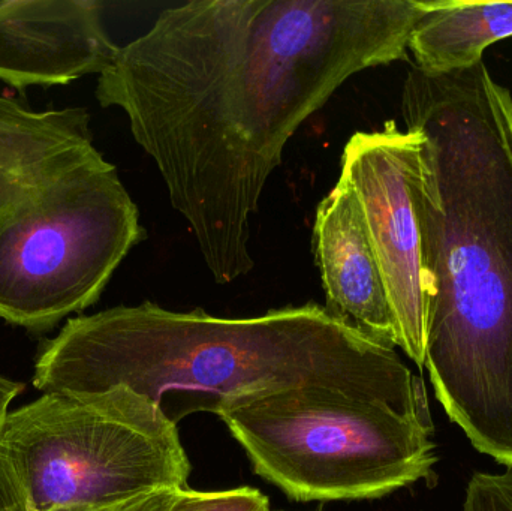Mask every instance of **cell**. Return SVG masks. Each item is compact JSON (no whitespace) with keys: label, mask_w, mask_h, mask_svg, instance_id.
Masks as SVG:
<instances>
[{"label":"cell","mask_w":512,"mask_h":511,"mask_svg":"<svg viewBox=\"0 0 512 511\" xmlns=\"http://www.w3.org/2000/svg\"><path fill=\"white\" fill-rule=\"evenodd\" d=\"M427 0H192L119 47L96 99L125 111L218 284L255 267L252 216L297 129L346 80L405 59Z\"/></svg>","instance_id":"6da1fadb"},{"label":"cell","mask_w":512,"mask_h":511,"mask_svg":"<svg viewBox=\"0 0 512 511\" xmlns=\"http://www.w3.org/2000/svg\"><path fill=\"white\" fill-rule=\"evenodd\" d=\"M406 129L426 278V360L436 398L472 446L512 468V95L483 63L412 66Z\"/></svg>","instance_id":"7a4b0ae2"},{"label":"cell","mask_w":512,"mask_h":511,"mask_svg":"<svg viewBox=\"0 0 512 511\" xmlns=\"http://www.w3.org/2000/svg\"><path fill=\"white\" fill-rule=\"evenodd\" d=\"M33 384L44 393L125 386L174 425L297 389L429 405L424 381L396 350L373 344L316 303L249 318L152 302L84 315L45 344Z\"/></svg>","instance_id":"3957f363"},{"label":"cell","mask_w":512,"mask_h":511,"mask_svg":"<svg viewBox=\"0 0 512 511\" xmlns=\"http://www.w3.org/2000/svg\"><path fill=\"white\" fill-rule=\"evenodd\" d=\"M146 237L86 108L33 111L0 95V318L30 330L98 302Z\"/></svg>","instance_id":"277c9868"},{"label":"cell","mask_w":512,"mask_h":511,"mask_svg":"<svg viewBox=\"0 0 512 511\" xmlns=\"http://www.w3.org/2000/svg\"><path fill=\"white\" fill-rule=\"evenodd\" d=\"M179 429L125 386L44 393L0 423V511H92L188 488Z\"/></svg>","instance_id":"5b68a950"},{"label":"cell","mask_w":512,"mask_h":511,"mask_svg":"<svg viewBox=\"0 0 512 511\" xmlns=\"http://www.w3.org/2000/svg\"><path fill=\"white\" fill-rule=\"evenodd\" d=\"M219 419L256 476L298 503L378 500L430 479L438 462L429 405L297 389L252 399Z\"/></svg>","instance_id":"8992f818"},{"label":"cell","mask_w":512,"mask_h":511,"mask_svg":"<svg viewBox=\"0 0 512 511\" xmlns=\"http://www.w3.org/2000/svg\"><path fill=\"white\" fill-rule=\"evenodd\" d=\"M423 135L387 122L357 132L342 155L339 179L357 197L396 324L397 347L418 366L426 360V278L415 177Z\"/></svg>","instance_id":"52a82bcc"},{"label":"cell","mask_w":512,"mask_h":511,"mask_svg":"<svg viewBox=\"0 0 512 511\" xmlns=\"http://www.w3.org/2000/svg\"><path fill=\"white\" fill-rule=\"evenodd\" d=\"M93 0H0V80L15 89L102 74L119 47Z\"/></svg>","instance_id":"ba28073f"},{"label":"cell","mask_w":512,"mask_h":511,"mask_svg":"<svg viewBox=\"0 0 512 511\" xmlns=\"http://www.w3.org/2000/svg\"><path fill=\"white\" fill-rule=\"evenodd\" d=\"M313 248L328 312L373 344L394 350L396 324L363 212L342 179L316 209Z\"/></svg>","instance_id":"9c48e42d"},{"label":"cell","mask_w":512,"mask_h":511,"mask_svg":"<svg viewBox=\"0 0 512 511\" xmlns=\"http://www.w3.org/2000/svg\"><path fill=\"white\" fill-rule=\"evenodd\" d=\"M510 36L512 2L427 0L408 50L426 74H451L480 65L486 48Z\"/></svg>","instance_id":"30bf717a"},{"label":"cell","mask_w":512,"mask_h":511,"mask_svg":"<svg viewBox=\"0 0 512 511\" xmlns=\"http://www.w3.org/2000/svg\"><path fill=\"white\" fill-rule=\"evenodd\" d=\"M170 511H271L270 500L259 489L242 486L219 492L182 489Z\"/></svg>","instance_id":"8fae6325"},{"label":"cell","mask_w":512,"mask_h":511,"mask_svg":"<svg viewBox=\"0 0 512 511\" xmlns=\"http://www.w3.org/2000/svg\"><path fill=\"white\" fill-rule=\"evenodd\" d=\"M489 511H512V468L504 473H477L471 479Z\"/></svg>","instance_id":"7c38bea8"},{"label":"cell","mask_w":512,"mask_h":511,"mask_svg":"<svg viewBox=\"0 0 512 511\" xmlns=\"http://www.w3.org/2000/svg\"><path fill=\"white\" fill-rule=\"evenodd\" d=\"M182 489L167 488L92 511H170Z\"/></svg>","instance_id":"4fadbf2b"},{"label":"cell","mask_w":512,"mask_h":511,"mask_svg":"<svg viewBox=\"0 0 512 511\" xmlns=\"http://www.w3.org/2000/svg\"><path fill=\"white\" fill-rule=\"evenodd\" d=\"M23 389V384L8 380V378L0 375V423L3 422L6 414L9 413L12 402L23 392Z\"/></svg>","instance_id":"5bb4252c"},{"label":"cell","mask_w":512,"mask_h":511,"mask_svg":"<svg viewBox=\"0 0 512 511\" xmlns=\"http://www.w3.org/2000/svg\"><path fill=\"white\" fill-rule=\"evenodd\" d=\"M463 511H489L483 498H481V495L478 494L477 489L471 483L466 488V500Z\"/></svg>","instance_id":"9a60e30c"},{"label":"cell","mask_w":512,"mask_h":511,"mask_svg":"<svg viewBox=\"0 0 512 511\" xmlns=\"http://www.w3.org/2000/svg\"><path fill=\"white\" fill-rule=\"evenodd\" d=\"M279 511H283V510H279Z\"/></svg>","instance_id":"2e32d148"}]
</instances>
